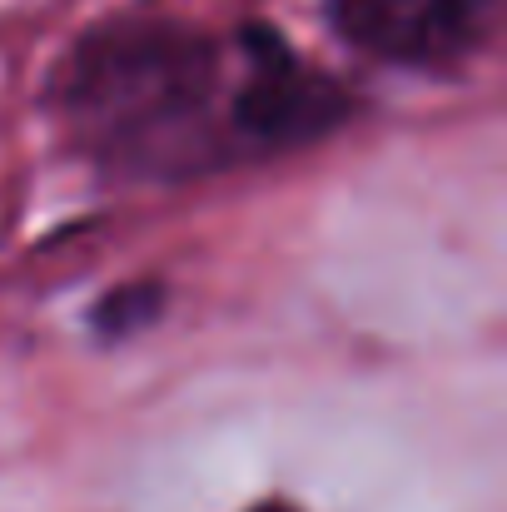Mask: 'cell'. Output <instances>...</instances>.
Here are the masks:
<instances>
[{
	"mask_svg": "<svg viewBox=\"0 0 507 512\" xmlns=\"http://www.w3.org/2000/svg\"><path fill=\"white\" fill-rule=\"evenodd\" d=\"M40 105L105 184L179 189L324 145L363 95L279 25L209 30L179 15H110L55 60Z\"/></svg>",
	"mask_w": 507,
	"mask_h": 512,
	"instance_id": "obj_1",
	"label": "cell"
},
{
	"mask_svg": "<svg viewBox=\"0 0 507 512\" xmlns=\"http://www.w3.org/2000/svg\"><path fill=\"white\" fill-rule=\"evenodd\" d=\"M319 10L348 55L398 75L448 80L493 45L503 0H324Z\"/></svg>",
	"mask_w": 507,
	"mask_h": 512,
	"instance_id": "obj_2",
	"label": "cell"
},
{
	"mask_svg": "<svg viewBox=\"0 0 507 512\" xmlns=\"http://www.w3.org/2000/svg\"><path fill=\"white\" fill-rule=\"evenodd\" d=\"M165 314H169L165 279H125V284L105 289V294L90 304L85 329L100 343H130V339H140V334H150Z\"/></svg>",
	"mask_w": 507,
	"mask_h": 512,
	"instance_id": "obj_3",
	"label": "cell"
},
{
	"mask_svg": "<svg viewBox=\"0 0 507 512\" xmlns=\"http://www.w3.org/2000/svg\"><path fill=\"white\" fill-rule=\"evenodd\" d=\"M244 512H304V508H294L289 498H259L254 508H244Z\"/></svg>",
	"mask_w": 507,
	"mask_h": 512,
	"instance_id": "obj_4",
	"label": "cell"
}]
</instances>
